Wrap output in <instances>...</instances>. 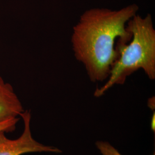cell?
<instances>
[{"label": "cell", "mask_w": 155, "mask_h": 155, "mask_svg": "<svg viewBox=\"0 0 155 155\" xmlns=\"http://www.w3.org/2000/svg\"><path fill=\"white\" fill-rule=\"evenodd\" d=\"M139 9L136 4L117 11L93 8L84 12L73 27L71 41L74 54L83 64L91 82L108 79L120 55L117 45L130 41L132 34L127 24Z\"/></svg>", "instance_id": "obj_1"}, {"label": "cell", "mask_w": 155, "mask_h": 155, "mask_svg": "<svg viewBox=\"0 0 155 155\" xmlns=\"http://www.w3.org/2000/svg\"><path fill=\"white\" fill-rule=\"evenodd\" d=\"M132 34L130 41L117 45L120 55L112 67L106 83L97 89L94 96L99 97L114 84H123L127 78L139 70L151 80L155 79V29L150 14L136 15L127 22Z\"/></svg>", "instance_id": "obj_2"}, {"label": "cell", "mask_w": 155, "mask_h": 155, "mask_svg": "<svg viewBox=\"0 0 155 155\" xmlns=\"http://www.w3.org/2000/svg\"><path fill=\"white\" fill-rule=\"evenodd\" d=\"M24 124L22 134L16 140L6 137L4 131L0 132V155H22L31 152L61 153L57 148L40 144L33 139L30 129L31 114L29 111L21 114Z\"/></svg>", "instance_id": "obj_3"}, {"label": "cell", "mask_w": 155, "mask_h": 155, "mask_svg": "<svg viewBox=\"0 0 155 155\" xmlns=\"http://www.w3.org/2000/svg\"><path fill=\"white\" fill-rule=\"evenodd\" d=\"M24 111L21 103L11 85L0 77V123L17 118Z\"/></svg>", "instance_id": "obj_4"}, {"label": "cell", "mask_w": 155, "mask_h": 155, "mask_svg": "<svg viewBox=\"0 0 155 155\" xmlns=\"http://www.w3.org/2000/svg\"><path fill=\"white\" fill-rule=\"evenodd\" d=\"M96 145L102 155H122L107 142L98 141Z\"/></svg>", "instance_id": "obj_5"}, {"label": "cell", "mask_w": 155, "mask_h": 155, "mask_svg": "<svg viewBox=\"0 0 155 155\" xmlns=\"http://www.w3.org/2000/svg\"><path fill=\"white\" fill-rule=\"evenodd\" d=\"M19 118H15L0 123V132L4 131L5 132H10L14 130L16 127L17 122L18 121Z\"/></svg>", "instance_id": "obj_6"}]
</instances>
